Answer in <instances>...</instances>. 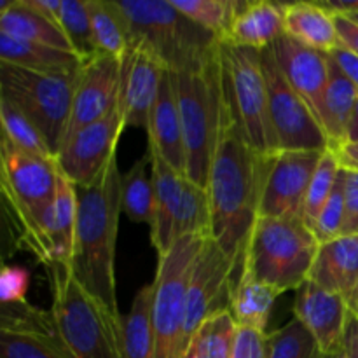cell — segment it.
<instances>
[{
	"instance_id": "obj_1",
	"label": "cell",
	"mask_w": 358,
	"mask_h": 358,
	"mask_svg": "<svg viewBox=\"0 0 358 358\" xmlns=\"http://www.w3.org/2000/svg\"><path fill=\"white\" fill-rule=\"evenodd\" d=\"M273 157L250 145L224 101L222 126L206 191L212 210V238L238 268L243 266L248 238L259 219Z\"/></svg>"
},
{
	"instance_id": "obj_2",
	"label": "cell",
	"mask_w": 358,
	"mask_h": 358,
	"mask_svg": "<svg viewBox=\"0 0 358 358\" xmlns=\"http://www.w3.org/2000/svg\"><path fill=\"white\" fill-rule=\"evenodd\" d=\"M77 194L79 215L70 268L77 282L91 296L119 315L115 241L122 212V175L119 173L117 157L108 164L96 184L77 187Z\"/></svg>"
},
{
	"instance_id": "obj_3",
	"label": "cell",
	"mask_w": 358,
	"mask_h": 358,
	"mask_svg": "<svg viewBox=\"0 0 358 358\" xmlns=\"http://www.w3.org/2000/svg\"><path fill=\"white\" fill-rule=\"evenodd\" d=\"M51 332L65 358H121L122 317L91 296L70 264L49 266Z\"/></svg>"
},
{
	"instance_id": "obj_4",
	"label": "cell",
	"mask_w": 358,
	"mask_h": 358,
	"mask_svg": "<svg viewBox=\"0 0 358 358\" xmlns=\"http://www.w3.org/2000/svg\"><path fill=\"white\" fill-rule=\"evenodd\" d=\"M131 45L145 49L168 72H192L219 55L220 41L178 13L170 0H121Z\"/></svg>"
},
{
	"instance_id": "obj_5",
	"label": "cell",
	"mask_w": 358,
	"mask_h": 358,
	"mask_svg": "<svg viewBox=\"0 0 358 358\" xmlns=\"http://www.w3.org/2000/svg\"><path fill=\"white\" fill-rule=\"evenodd\" d=\"M185 143V177L206 189L224 117L220 49L192 72H171Z\"/></svg>"
},
{
	"instance_id": "obj_6",
	"label": "cell",
	"mask_w": 358,
	"mask_h": 358,
	"mask_svg": "<svg viewBox=\"0 0 358 358\" xmlns=\"http://www.w3.org/2000/svg\"><path fill=\"white\" fill-rule=\"evenodd\" d=\"M318 248L317 236L301 219L259 217L248 238L243 268L285 294L310 280Z\"/></svg>"
},
{
	"instance_id": "obj_7",
	"label": "cell",
	"mask_w": 358,
	"mask_h": 358,
	"mask_svg": "<svg viewBox=\"0 0 358 358\" xmlns=\"http://www.w3.org/2000/svg\"><path fill=\"white\" fill-rule=\"evenodd\" d=\"M220 72L229 114L255 150L264 156H276L278 145L269 119L261 51L220 42Z\"/></svg>"
},
{
	"instance_id": "obj_8",
	"label": "cell",
	"mask_w": 358,
	"mask_h": 358,
	"mask_svg": "<svg viewBox=\"0 0 358 358\" xmlns=\"http://www.w3.org/2000/svg\"><path fill=\"white\" fill-rule=\"evenodd\" d=\"M79 72L41 73L0 63V98L37 126L55 157L69 128Z\"/></svg>"
},
{
	"instance_id": "obj_9",
	"label": "cell",
	"mask_w": 358,
	"mask_h": 358,
	"mask_svg": "<svg viewBox=\"0 0 358 358\" xmlns=\"http://www.w3.org/2000/svg\"><path fill=\"white\" fill-rule=\"evenodd\" d=\"M201 236L178 238L157 261L154 278L152 332L154 358H182L185 345V304L192 264L201 248Z\"/></svg>"
},
{
	"instance_id": "obj_10",
	"label": "cell",
	"mask_w": 358,
	"mask_h": 358,
	"mask_svg": "<svg viewBox=\"0 0 358 358\" xmlns=\"http://www.w3.org/2000/svg\"><path fill=\"white\" fill-rule=\"evenodd\" d=\"M262 70L268 86L269 119L275 131L278 152L283 150H318L331 149L327 135L320 121L285 79L276 63L271 45L261 51Z\"/></svg>"
},
{
	"instance_id": "obj_11",
	"label": "cell",
	"mask_w": 358,
	"mask_h": 358,
	"mask_svg": "<svg viewBox=\"0 0 358 358\" xmlns=\"http://www.w3.org/2000/svg\"><path fill=\"white\" fill-rule=\"evenodd\" d=\"M2 192L16 222H24L52 203L58 182L55 159L34 156L2 136L0 143Z\"/></svg>"
},
{
	"instance_id": "obj_12",
	"label": "cell",
	"mask_w": 358,
	"mask_h": 358,
	"mask_svg": "<svg viewBox=\"0 0 358 358\" xmlns=\"http://www.w3.org/2000/svg\"><path fill=\"white\" fill-rule=\"evenodd\" d=\"M124 128V117L117 105L105 119L66 136L56 154L59 173L79 189L96 184L117 157L115 149Z\"/></svg>"
},
{
	"instance_id": "obj_13",
	"label": "cell",
	"mask_w": 358,
	"mask_h": 358,
	"mask_svg": "<svg viewBox=\"0 0 358 358\" xmlns=\"http://www.w3.org/2000/svg\"><path fill=\"white\" fill-rule=\"evenodd\" d=\"M241 268L234 266L212 236L203 240L192 264L185 304V345L210 315L229 306V294Z\"/></svg>"
},
{
	"instance_id": "obj_14",
	"label": "cell",
	"mask_w": 358,
	"mask_h": 358,
	"mask_svg": "<svg viewBox=\"0 0 358 358\" xmlns=\"http://www.w3.org/2000/svg\"><path fill=\"white\" fill-rule=\"evenodd\" d=\"M324 152L318 150H283L271 161L259 217L301 219L311 178Z\"/></svg>"
},
{
	"instance_id": "obj_15",
	"label": "cell",
	"mask_w": 358,
	"mask_h": 358,
	"mask_svg": "<svg viewBox=\"0 0 358 358\" xmlns=\"http://www.w3.org/2000/svg\"><path fill=\"white\" fill-rule=\"evenodd\" d=\"M122 62L105 55L86 59L77 79L66 135L101 121L117 108L121 96Z\"/></svg>"
},
{
	"instance_id": "obj_16",
	"label": "cell",
	"mask_w": 358,
	"mask_h": 358,
	"mask_svg": "<svg viewBox=\"0 0 358 358\" xmlns=\"http://www.w3.org/2000/svg\"><path fill=\"white\" fill-rule=\"evenodd\" d=\"M350 304L343 296L322 289L308 280L297 289L294 318L310 331L324 358H338L345 352Z\"/></svg>"
},
{
	"instance_id": "obj_17",
	"label": "cell",
	"mask_w": 358,
	"mask_h": 358,
	"mask_svg": "<svg viewBox=\"0 0 358 358\" xmlns=\"http://www.w3.org/2000/svg\"><path fill=\"white\" fill-rule=\"evenodd\" d=\"M164 66L145 49L131 45L122 59L121 96L119 108L129 128H142L147 131L150 110L159 93Z\"/></svg>"
},
{
	"instance_id": "obj_18",
	"label": "cell",
	"mask_w": 358,
	"mask_h": 358,
	"mask_svg": "<svg viewBox=\"0 0 358 358\" xmlns=\"http://www.w3.org/2000/svg\"><path fill=\"white\" fill-rule=\"evenodd\" d=\"M271 51L285 79L303 96V100L310 105L320 121L324 93L329 79L327 52L308 48L287 34L273 42Z\"/></svg>"
},
{
	"instance_id": "obj_19",
	"label": "cell",
	"mask_w": 358,
	"mask_h": 358,
	"mask_svg": "<svg viewBox=\"0 0 358 358\" xmlns=\"http://www.w3.org/2000/svg\"><path fill=\"white\" fill-rule=\"evenodd\" d=\"M147 135H149V152L157 154L178 173L185 175L184 131H182L173 77L168 70H164L156 103L150 110Z\"/></svg>"
},
{
	"instance_id": "obj_20",
	"label": "cell",
	"mask_w": 358,
	"mask_h": 358,
	"mask_svg": "<svg viewBox=\"0 0 358 358\" xmlns=\"http://www.w3.org/2000/svg\"><path fill=\"white\" fill-rule=\"evenodd\" d=\"M147 154L150 157V175L154 182V220L150 226V241L156 248L157 257H163L175 243V219L180 205L185 175L178 173L157 154Z\"/></svg>"
},
{
	"instance_id": "obj_21",
	"label": "cell",
	"mask_w": 358,
	"mask_h": 358,
	"mask_svg": "<svg viewBox=\"0 0 358 358\" xmlns=\"http://www.w3.org/2000/svg\"><path fill=\"white\" fill-rule=\"evenodd\" d=\"M310 280L343 296L350 304L358 287V234L322 243Z\"/></svg>"
},
{
	"instance_id": "obj_22",
	"label": "cell",
	"mask_w": 358,
	"mask_h": 358,
	"mask_svg": "<svg viewBox=\"0 0 358 358\" xmlns=\"http://www.w3.org/2000/svg\"><path fill=\"white\" fill-rule=\"evenodd\" d=\"M285 34L283 3L257 0L243 2L222 42L262 51Z\"/></svg>"
},
{
	"instance_id": "obj_23",
	"label": "cell",
	"mask_w": 358,
	"mask_h": 358,
	"mask_svg": "<svg viewBox=\"0 0 358 358\" xmlns=\"http://www.w3.org/2000/svg\"><path fill=\"white\" fill-rule=\"evenodd\" d=\"M0 31L20 41L73 52L62 27L55 20L31 7L28 0L0 2Z\"/></svg>"
},
{
	"instance_id": "obj_24",
	"label": "cell",
	"mask_w": 358,
	"mask_h": 358,
	"mask_svg": "<svg viewBox=\"0 0 358 358\" xmlns=\"http://www.w3.org/2000/svg\"><path fill=\"white\" fill-rule=\"evenodd\" d=\"M357 101L358 87L329 56V79L324 93L320 122L332 150H338L346 143L350 121H352Z\"/></svg>"
},
{
	"instance_id": "obj_25",
	"label": "cell",
	"mask_w": 358,
	"mask_h": 358,
	"mask_svg": "<svg viewBox=\"0 0 358 358\" xmlns=\"http://www.w3.org/2000/svg\"><path fill=\"white\" fill-rule=\"evenodd\" d=\"M283 10L285 34L301 44L327 55L343 45L334 16L318 2L283 3Z\"/></svg>"
},
{
	"instance_id": "obj_26",
	"label": "cell",
	"mask_w": 358,
	"mask_h": 358,
	"mask_svg": "<svg viewBox=\"0 0 358 358\" xmlns=\"http://www.w3.org/2000/svg\"><path fill=\"white\" fill-rule=\"evenodd\" d=\"M0 63L20 66L30 72L70 73L79 72L84 62L76 52L20 41L0 31Z\"/></svg>"
},
{
	"instance_id": "obj_27",
	"label": "cell",
	"mask_w": 358,
	"mask_h": 358,
	"mask_svg": "<svg viewBox=\"0 0 358 358\" xmlns=\"http://www.w3.org/2000/svg\"><path fill=\"white\" fill-rule=\"evenodd\" d=\"M282 296L280 290L259 282L254 275L241 266V271L229 294L227 310L240 327L257 329L266 332L273 306Z\"/></svg>"
},
{
	"instance_id": "obj_28",
	"label": "cell",
	"mask_w": 358,
	"mask_h": 358,
	"mask_svg": "<svg viewBox=\"0 0 358 358\" xmlns=\"http://www.w3.org/2000/svg\"><path fill=\"white\" fill-rule=\"evenodd\" d=\"M152 301L154 282L136 292L131 310L122 317L121 358H154Z\"/></svg>"
},
{
	"instance_id": "obj_29",
	"label": "cell",
	"mask_w": 358,
	"mask_h": 358,
	"mask_svg": "<svg viewBox=\"0 0 358 358\" xmlns=\"http://www.w3.org/2000/svg\"><path fill=\"white\" fill-rule=\"evenodd\" d=\"M87 9L98 55L112 56L122 62L131 49V35L124 16L115 7V2L87 0Z\"/></svg>"
},
{
	"instance_id": "obj_30",
	"label": "cell",
	"mask_w": 358,
	"mask_h": 358,
	"mask_svg": "<svg viewBox=\"0 0 358 358\" xmlns=\"http://www.w3.org/2000/svg\"><path fill=\"white\" fill-rule=\"evenodd\" d=\"M149 154L136 161L128 173L122 175V212L136 224H149L154 220V182L149 175Z\"/></svg>"
},
{
	"instance_id": "obj_31",
	"label": "cell",
	"mask_w": 358,
	"mask_h": 358,
	"mask_svg": "<svg viewBox=\"0 0 358 358\" xmlns=\"http://www.w3.org/2000/svg\"><path fill=\"white\" fill-rule=\"evenodd\" d=\"M175 241L184 236H212V210L208 191L185 177L175 219Z\"/></svg>"
},
{
	"instance_id": "obj_32",
	"label": "cell",
	"mask_w": 358,
	"mask_h": 358,
	"mask_svg": "<svg viewBox=\"0 0 358 358\" xmlns=\"http://www.w3.org/2000/svg\"><path fill=\"white\" fill-rule=\"evenodd\" d=\"M178 13L215 35L220 42L226 37L231 23L240 13L243 2L238 0H170Z\"/></svg>"
},
{
	"instance_id": "obj_33",
	"label": "cell",
	"mask_w": 358,
	"mask_h": 358,
	"mask_svg": "<svg viewBox=\"0 0 358 358\" xmlns=\"http://www.w3.org/2000/svg\"><path fill=\"white\" fill-rule=\"evenodd\" d=\"M0 121H2L3 138L9 140L17 149L44 159H55V154L49 149L48 142L38 131L37 126L6 98H0Z\"/></svg>"
},
{
	"instance_id": "obj_34",
	"label": "cell",
	"mask_w": 358,
	"mask_h": 358,
	"mask_svg": "<svg viewBox=\"0 0 358 358\" xmlns=\"http://www.w3.org/2000/svg\"><path fill=\"white\" fill-rule=\"evenodd\" d=\"M0 358H65L49 336L24 325H0Z\"/></svg>"
},
{
	"instance_id": "obj_35",
	"label": "cell",
	"mask_w": 358,
	"mask_h": 358,
	"mask_svg": "<svg viewBox=\"0 0 358 358\" xmlns=\"http://www.w3.org/2000/svg\"><path fill=\"white\" fill-rule=\"evenodd\" d=\"M236 331L238 324L231 311L220 310L203 322L192 341L201 358H233Z\"/></svg>"
},
{
	"instance_id": "obj_36",
	"label": "cell",
	"mask_w": 358,
	"mask_h": 358,
	"mask_svg": "<svg viewBox=\"0 0 358 358\" xmlns=\"http://www.w3.org/2000/svg\"><path fill=\"white\" fill-rule=\"evenodd\" d=\"M59 27H62L65 37L69 38L73 52L83 62L94 58L98 55L93 38V28H91L87 0H84V2H79V0H62Z\"/></svg>"
},
{
	"instance_id": "obj_37",
	"label": "cell",
	"mask_w": 358,
	"mask_h": 358,
	"mask_svg": "<svg viewBox=\"0 0 358 358\" xmlns=\"http://www.w3.org/2000/svg\"><path fill=\"white\" fill-rule=\"evenodd\" d=\"M341 170L343 166L341 163H339L338 154L332 149L325 150L320 163H318L317 171H315L313 178H311V184L310 189H308L306 201H304L303 208V222L306 224L310 229H313L318 215H320L325 203L331 198Z\"/></svg>"
},
{
	"instance_id": "obj_38",
	"label": "cell",
	"mask_w": 358,
	"mask_h": 358,
	"mask_svg": "<svg viewBox=\"0 0 358 358\" xmlns=\"http://www.w3.org/2000/svg\"><path fill=\"white\" fill-rule=\"evenodd\" d=\"M268 358H324L317 341L297 318L268 334Z\"/></svg>"
},
{
	"instance_id": "obj_39",
	"label": "cell",
	"mask_w": 358,
	"mask_h": 358,
	"mask_svg": "<svg viewBox=\"0 0 358 358\" xmlns=\"http://www.w3.org/2000/svg\"><path fill=\"white\" fill-rule=\"evenodd\" d=\"M52 208H55L56 226H58L59 234H62V240L65 241L70 254H73L77 215H79V194H77L76 185L62 173L58 175V182H56Z\"/></svg>"
},
{
	"instance_id": "obj_40",
	"label": "cell",
	"mask_w": 358,
	"mask_h": 358,
	"mask_svg": "<svg viewBox=\"0 0 358 358\" xmlns=\"http://www.w3.org/2000/svg\"><path fill=\"white\" fill-rule=\"evenodd\" d=\"M343 229H345V168L339 173L334 191L311 231L322 245L341 238Z\"/></svg>"
},
{
	"instance_id": "obj_41",
	"label": "cell",
	"mask_w": 358,
	"mask_h": 358,
	"mask_svg": "<svg viewBox=\"0 0 358 358\" xmlns=\"http://www.w3.org/2000/svg\"><path fill=\"white\" fill-rule=\"evenodd\" d=\"M30 275L24 268L3 266L0 275V297L3 304H24L27 301Z\"/></svg>"
},
{
	"instance_id": "obj_42",
	"label": "cell",
	"mask_w": 358,
	"mask_h": 358,
	"mask_svg": "<svg viewBox=\"0 0 358 358\" xmlns=\"http://www.w3.org/2000/svg\"><path fill=\"white\" fill-rule=\"evenodd\" d=\"M233 358H268V332L238 325Z\"/></svg>"
},
{
	"instance_id": "obj_43",
	"label": "cell",
	"mask_w": 358,
	"mask_h": 358,
	"mask_svg": "<svg viewBox=\"0 0 358 358\" xmlns=\"http://www.w3.org/2000/svg\"><path fill=\"white\" fill-rule=\"evenodd\" d=\"M358 234V171L345 168V229L343 236Z\"/></svg>"
},
{
	"instance_id": "obj_44",
	"label": "cell",
	"mask_w": 358,
	"mask_h": 358,
	"mask_svg": "<svg viewBox=\"0 0 358 358\" xmlns=\"http://www.w3.org/2000/svg\"><path fill=\"white\" fill-rule=\"evenodd\" d=\"M329 56L334 59L336 65L341 69V72L358 87V55L350 51L345 45H339L334 51L329 52Z\"/></svg>"
},
{
	"instance_id": "obj_45",
	"label": "cell",
	"mask_w": 358,
	"mask_h": 358,
	"mask_svg": "<svg viewBox=\"0 0 358 358\" xmlns=\"http://www.w3.org/2000/svg\"><path fill=\"white\" fill-rule=\"evenodd\" d=\"M334 20L341 44L358 55V23L346 16H334Z\"/></svg>"
},
{
	"instance_id": "obj_46",
	"label": "cell",
	"mask_w": 358,
	"mask_h": 358,
	"mask_svg": "<svg viewBox=\"0 0 358 358\" xmlns=\"http://www.w3.org/2000/svg\"><path fill=\"white\" fill-rule=\"evenodd\" d=\"M327 9L332 16H355L358 14V0H331V2H318Z\"/></svg>"
},
{
	"instance_id": "obj_47",
	"label": "cell",
	"mask_w": 358,
	"mask_h": 358,
	"mask_svg": "<svg viewBox=\"0 0 358 358\" xmlns=\"http://www.w3.org/2000/svg\"><path fill=\"white\" fill-rule=\"evenodd\" d=\"M339 157V163L346 170L358 171V142H348L338 150H334Z\"/></svg>"
},
{
	"instance_id": "obj_48",
	"label": "cell",
	"mask_w": 358,
	"mask_h": 358,
	"mask_svg": "<svg viewBox=\"0 0 358 358\" xmlns=\"http://www.w3.org/2000/svg\"><path fill=\"white\" fill-rule=\"evenodd\" d=\"M345 352L358 358V317L350 313L345 334Z\"/></svg>"
},
{
	"instance_id": "obj_49",
	"label": "cell",
	"mask_w": 358,
	"mask_h": 358,
	"mask_svg": "<svg viewBox=\"0 0 358 358\" xmlns=\"http://www.w3.org/2000/svg\"><path fill=\"white\" fill-rule=\"evenodd\" d=\"M348 142H358V101H357L355 110H353L352 121H350L348 138H346V143H348Z\"/></svg>"
},
{
	"instance_id": "obj_50",
	"label": "cell",
	"mask_w": 358,
	"mask_h": 358,
	"mask_svg": "<svg viewBox=\"0 0 358 358\" xmlns=\"http://www.w3.org/2000/svg\"><path fill=\"white\" fill-rule=\"evenodd\" d=\"M182 358H201L198 346H196L194 341H191V345L187 346V350H185V353L182 355Z\"/></svg>"
},
{
	"instance_id": "obj_51",
	"label": "cell",
	"mask_w": 358,
	"mask_h": 358,
	"mask_svg": "<svg viewBox=\"0 0 358 358\" xmlns=\"http://www.w3.org/2000/svg\"><path fill=\"white\" fill-rule=\"evenodd\" d=\"M350 311H352L355 317H358V287H357L355 294H353V297L350 299Z\"/></svg>"
},
{
	"instance_id": "obj_52",
	"label": "cell",
	"mask_w": 358,
	"mask_h": 358,
	"mask_svg": "<svg viewBox=\"0 0 358 358\" xmlns=\"http://www.w3.org/2000/svg\"><path fill=\"white\" fill-rule=\"evenodd\" d=\"M338 358H355V357H352L350 355V353H346V352H343V355H339Z\"/></svg>"
},
{
	"instance_id": "obj_53",
	"label": "cell",
	"mask_w": 358,
	"mask_h": 358,
	"mask_svg": "<svg viewBox=\"0 0 358 358\" xmlns=\"http://www.w3.org/2000/svg\"><path fill=\"white\" fill-rule=\"evenodd\" d=\"M350 20H353L355 23H358V14H355V16H350Z\"/></svg>"
}]
</instances>
